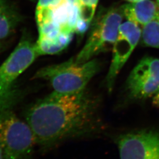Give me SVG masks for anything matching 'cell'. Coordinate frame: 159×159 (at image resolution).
<instances>
[{"label":"cell","mask_w":159,"mask_h":159,"mask_svg":"<svg viewBox=\"0 0 159 159\" xmlns=\"http://www.w3.org/2000/svg\"><path fill=\"white\" fill-rule=\"evenodd\" d=\"M153 103L154 105L159 107V91L154 95L153 98Z\"/></svg>","instance_id":"obj_17"},{"label":"cell","mask_w":159,"mask_h":159,"mask_svg":"<svg viewBox=\"0 0 159 159\" xmlns=\"http://www.w3.org/2000/svg\"><path fill=\"white\" fill-rule=\"evenodd\" d=\"M78 18L77 0H62L48 12L38 27L51 23L58 28L62 33L73 34L76 32Z\"/></svg>","instance_id":"obj_9"},{"label":"cell","mask_w":159,"mask_h":159,"mask_svg":"<svg viewBox=\"0 0 159 159\" xmlns=\"http://www.w3.org/2000/svg\"><path fill=\"white\" fill-rule=\"evenodd\" d=\"M35 144L27 123L7 109L0 114V148L4 159H30Z\"/></svg>","instance_id":"obj_3"},{"label":"cell","mask_w":159,"mask_h":159,"mask_svg":"<svg viewBox=\"0 0 159 159\" xmlns=\"http://www.w3.org/2000/svg\"><path fill=\"white\" fill-rule=\"evenodd\" d=\"M121 8L127 21L143 26L159 16V5L152 0H140Z\"/></svg>","instance_id":"obj_10"},{"label":"cell","mask_w":159,"mask_h":159,"mask_svg":"<svg viewBox=\"0 0 159 159\" xmlns=\"http://www.w3.org/2000/svg\"><path fill=\"white\" fill-rule=\"evenodd\" d=\"M127 1H128L129 2H137V1H139L140 0H127Z\"/></svg>","instance_id":"obj_19"},{"label":"cell","mask_w":159,"mask_h":159,"mask_svg":"<svg viewBox=\"0 0 159 159\" xmlns=\"http://www.w3.org/2000/svg\"><path fill=\"white\" fill-rule=\"evenodd\" d=\"M142 30L136 23L127 21L120 26L112 47V60L106 76V85L111 92L117 75L135 49L141 38Z\"/></svg>","instance_id":"obj_6"},{"label":"cell","mask_w":159,"mask_h":159,"mask_svg":"<svg viewBox=\"0 0 159 159\" xmlns=\"http://www.w3.org/2000/svg\"><path fill=\"white\" fill-rule=\"evenodd\" d=\"M0 159H4V156H3V154L2 153V151H1V149L0 148Z\"/></svg>","instance_id":"obj_18"},{"label":"cell","mask_w":159,"mask_h":159,"mask_svg":"<svg viewBox=\"0 0 159 159\" xmlns=\"http://www.w3.org/2000/svg\"><path fill=\"white\" fill-rule=\"evenodd\" d=\"M156 2H157V3L159 5V0H156Z\"/></svg>","instance_id":"obj_21"},{"label":"cell","mask_w":159,"mask_h":159,"mask_svg":"<svg viewBox=\"0 0 159 159\" xmlns=\"http://www.w3.org/2000/svg\"><path fill=\"white\" fill-rule=\"evenodd\" d=\"M21 21L17 8L8 0H0V40L11 35Z\"/></svg>","instance_id":"obj_11"},{"label":"cell","mask_w":159,"mask_h":159,"mask_svg":"<svg viewBox=\"0 0 159 159\" xmlns=\"http://www.w3.org/2000/svg\"><path fill=\"white\" fill-rule=\"evenodd\" d=\"M141 37L144 46L159 48V16L143 25Z\"/></svg>","instance_id":"obj_14"},{"label":"cell","mask_w":159,"mask_h":159,"mask_svg":"<svg viewBox=\"0 0 159 159\" xmlns=\"http://www.w3.org/2000/svg\"><path fill=\"white\" fill-rule=\"evenodd\" d=\"M61 1L62 0H39L35 10V18L37 25L42 21L48 12Z\"/></svg>","instance_id":"obj_15"},{"label":"cell","mask_w":159,"mask_h":159,"mask_svg":"<svg viewBox=\"0 0 159 159\" xmlns=\"http://www.w3.org/2000/svg\"><path fill=\"white\" fill-rule=\"evenodd\" d=\"M98 0H77L79 18L76 32L84 33L87 30L94 16Z\"/></svg>","instance_id":"obj_13"},{"label":"cell","mask_w":159,"mask_h":159,"mask_svg":"<svg viewBox=\"0 0 159 159\" xmlns=\"http://www.w3.org/2000/svg\"><path fill=\"white\" fill-rule=\"evenodd\" d=\"M20 97L19 92L16 89L7 94H0V114L6 110L12 108Z\"/></svg>","instance_id":"obj_16"},{"label":"cell","mask_w":159,"mask_h":159,"mask_svg":"<svg viewBox=\"0 0 159 159\" xmlns=\"http://www.w3.org/2000/svg\"><path fill=\"white\" fill-rule=\"evenodd\" d=\"M32 1H33V0H32Z\"/></svg>","instance_id":"obj_22"},{"label":"cell","mask_w":159,"mask_h":159,"mask_svg":"<svg viewBox=\"0 0 159 159\" xmlns=\"http://www.w3.org/2000/svg\"><path fill=\"white\" fill-rule=\"evenodd\" d=\"M98 108L97 97L85 89L71 94L53 91L32 105L25 119L35 144L47 149L98 130L102 125Z\"/></svg>","instance_id":"obj_1"},{"label":"cell","mask_w":159,"mask_h":159,"mask_svg":"<svg viewBox=\"0 0 159 159\" xmlns=\"http://www.w3.org/2000/svg\"><path fill=\"white\" fill-rule=\"evenodd\" d=\"M2 47V41H1V40H0V51H1Z\"/></svg>","instance_id":"obj_20"},{"label":"cell","mask_w":159,"mask_h":159,"mask_svg":"<svg viewBox=\"0 0 159 159\" xmlns=\"http://www.w3.org/2000/svg\"><path fill=\"white\" fill-rule=\"evenodd\" d=\"M123 16L121 7L110 8L100 12L94 20L85 45L74 58L75 61L85 63L113 47Z\"/></svg>","instance_id":"obj_4"},{"label":"cell","mask_w":159,"mask_h":159,"mask_svg":"<svg viewBox=\"0 0 159 159\" xmlns=\"http://www.w3.org/2000/svg\"><path fill=\"white\" fill-rule=\"evenodd\" d=\"M159 91V59L145 57L133 68L126 82V91L134 100L144 99Z\"/></svg>","instance_id":"obj_7"},{"label":"cell","mask_w":159,"mask_h":159,"mask_svg":"<svg viewBox=\"0 0 159 159\" xmlns=\"http://www.w3.org/2000/svg\"><path fill=\"white\" fill-rule=\"evenodd\" d=\"M120 159H159V134L140 131L117 139Z\"/></svg>","instance_id":"obj_8"},{"label":"cell","mask_w":159,"mask_h":159,"mask_svg":"<svg viewBox=\"0 0 159 159\" xmlns=\"http://www.w3.org/2000/svg\"><path fill=\"white\" fill-rule=\"evenodd\" d=\"M39 56L35 43L23 35L16 47L0 66V94H7L15 90L17 79Z\"/></svg>","instance_id":"obj_5"},{"label":"cell","mask_w":159,"mask_h":159,"mask_svg":"<svg viewBox=\"0 0 159 159\" xmlns=\"http://www.w3.org/2000/svg\"><path fill=\"white\" fill-rule=\"evenodd\" d=\"M100 68V64L96 59L79 63L74 58H71L62 63L40 68L34 75V79L48 81L54 92L71 94L85 90Z\"/></svg>","instance_id":"obj_2"},{"label":"cell","mask_w":159,"mask_h":159,"mask_svg":"<svg viewBox=\"0 0 159 159\" xmlns=\"http://www.w3.org/2000/svg\"><path fill=\"white\" fill-rule=\"evenodd\" d=\"M73 34H62L54 39L39 37L35 43L37 52L40 55L55 54L63 51L72 40Z\"/></svg>","instance_id":"obj_12"}]
</instances>
